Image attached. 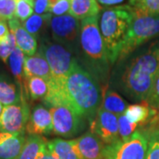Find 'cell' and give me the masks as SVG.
I'll use <instances>...</instances> for the list:
<instances>
[{
    "label": "cell",
    "instance_id": "1",
    "mask_svg": "<svg viewBox=\"0 0 159 159\" xmlns=\"http://www.w3.org/2000/svg\"><path fill=\"white\" fill-rule=\"evenodd\" d=\"M102 99L97 80L76 60L64 81L58 84L49 83V92L43 101L50 107L66 106L91 123L101 106Z\"/></svg>",
    "mask_w": 159,
    "mask_h": 159
},
{
    "label": "cell",
    "instance_id": "2",
    "mask_svg": "<svg viewBox=\"0 0 159 159\" xmlns=\"http://www.w3.org/2000/svg\"><path fill=\"white\" fill-rule=\"evenodd\" d=\"M159 70V41L134 57L122 77L125 93L134 99L146 101Z\"/></svg>",
    "mask_w": 159,
    "mask_h": 159
},
{
    "label": "cell",
    "instance_id": "3",
    "mask_svg": "<svg viewBox=\"0 0 159 159\" xmlns=\"http://www.w3.org/2000/svg\"><path fill=\"white\" fill-rule=\"evenodd\" d=\"M134 10L131 6H110L101 10L99 28L111 64L115 63L125 42L134 19Z\"/></svg>",
    "mask_w": 159,
    "mask_h": 159
},
{
    "label": "cell",
    "instance_id": "4",
    "mask_svg": "<svg viewBox=\"0 0 159 159\" xmlns=\"http://www.w3.org/2000/svg\"><path fill=\"white\" fill-rule=\"evenodd\" d=\"M98 20V15L82 20L79 39L85 57L96 68L101 71L107 68L109 61Z\"/></svg>",
    "mask_w": 159,
    "mask_h": 159
},
{
    "label": "cell",
    "instance_id": "5",
    "mask_svg": "<svg viewBox=\"0 0 159 159\" xmlns=\"http://www.w3.org/2000/svg\"><path fill=\"white\" fill-rule=\"evenodd\" d=\"M158 35L159 15L147 14L134 10V19L122 46L119 59H123L142 43Z\"/></svg>",
    "mask_w": 159,
    "mask_h": 159
},
{
    "label": "cell",
    "instance_id": "6",
    "mask_svg": "<svg viewBox=\"0 0 159 159\" xmlns=\"http://www.w3.org/2000/svg\"><path fill=\"white\" fill-rule=\"evenodd\" d=\"M38 51L43 55L51 67V82L58 84L66 79L76 61L70 47L57 42L43 41Z\"/></svg>",
    "mask_w": 159,
    "mask_h": 159
},
{
    "label": "cell",
    "instance_id": "7",
    "mask_svg": "<svg viewBox=\"0 0 159 159\" xmlns=\"http://www.w3.org/2000/svg\"><path fill=\"white\" fill-rule=\"evenodd\" d=\"M148 137L144 130H136L128 139L105 146L104 159H146Z\"/></svg>",
    "mask_w": 159,
    "mask_h": 159
},
{
    "label": "cell",
    "instance_id": "8",
    "mask_svg": "<svg viewBox=\"0 0 159 159\" xmlns=\"http://www.w3.org/2000/svg\"><path fill=\"white\" fill-rule=\"evenodd\" d=\"M53 133L61 137L74 136L84 128V119L66 106H54L50 108Z\"/></svg>",
    "mask_w": 159,
    "mask_h": 159
},
{
    "label": "cell",
    "instance_id": "9",
    "mask_svg": "<svg viewBox=\"0 0 159 159\" xmlns=\"http://www.w3.org/2000/svg\"><path fill=\"white\" fill-rule=\"evenodd\" d=\"M30 114L26 97L19 103L6 106L0 116V129L10 134L23 133L26 130Z\"/></svg>",
    "mask_w": 159,
    "mask_h": 159
},
{
    "label": "cell",
    "instance_id": "10",
    "mask_svg": "<svg viewBox=\"0 0 159 159\" xmlns=\"http://www.w3.org/2000/svg\"><path fill=\"white\" fill-rule=\"evenodd\" d=\"M52 38L59 43L73 49L80 37V23L71 14L52 16L49 23Z\"/></svg>",
    "mask_w": 159,
    "mask_h": 159
},
{
    "label": "cell",
    "instance_id": "11",
    "mask_svg": "<svg viewBox=\"0 0 159 159\" xmlns=\"http://www.w3.org/2000/svg\"><path fill=\"white\" fill-rule=\"evenodd\" d=\"M90 132L99 137L107 145L119 140L118 116L102 108H99L94 120L90 123Z\"/></svg>",
    "mask_w": 159,
    "mask_h": 159
},
{
    "label": "cell",
    "instance_id": "12",
    "mask_svg": "<svg viewBox=\"0 0 159 159\" xmlns=\"http://www.w3.org/2000/svg\"><path fill=\"white\" fill-rule=\"evenodd\" d=\"M72 142L80 159H104L105 147L102 140L95 134L88 132Z\"/></svg>",
    "mask_w": 159,
    "mask_h": 159
},
{
    "label": "cell",
    "instance_id": "13",
    "mask_svg": "<svg viewBox=\"0 0 159 159\" xmlns=\"http://www.w3.org/2000/svg\"><path fill=\"white\" fill-rule=\"evenodd\" d=\"M26 131L29 134L41 136L52 132L53 121L51 111L42 104L34 106L30 114Z\"/></svg>",
    "mask_w": 159,
    "mask_h": 159
},
{
    "label": "cell",
    "instance_id": "14",
    "mask_svg": "<svg viewBox=\"0 0 159 159\" xmlns=\"http://www.w3.org/2000/svg\"><path fill=\"white\" fill-rule=\"evenodd\" d=\"M10 31L13 33L17 46L28 57L33 56L37 51V41L35 37L24 29L21 22L16 17L8 20Z\"/></svg>",
    "mask_w": 159,
    "mask_h": 159
},
{
    "label": "cell",
    "instance_id": "15",
    "mask_svg": "<svg viewBox=\"0 0 159 159\" xmlns=\"http://www.w3.org/2000/svg\"><path fill=\"white\" fill-rule=\"evenodd\" d=\"M26 142L25 134H0V159H16L22 150Z\"/></svg>",
    "mask_w": 159,
    "mask_h": 159
},
{
    "label": "cell",
    "instance_id": "16",
    "mask_svg": "<svg viewBox=\"0 0 159 159\" xmlns=\"http://www.w3.org/2000/svg\"><path fill=\"white\" fill-rule=\"evenodd\" d=\"M24 77H40L50 83L52 80V74L46 58L37 51L34 55L27 57L24 64Z\"/></svg>",
    "mask_w": 159,
    "mask_h": 159
},
{
    "label": "cell",
    "instance_id": "17",
    "mask_svg": "<svg viewBox=\"0 0 159 159\" xmlns=\"http://www.w3.org/2000/svg\"><path fill=\"white\" fill-rule=\"evenodd\" d=\"M26 94L17 82H13L6 75H0V102L6 106L19 103Z\"/></svg>",
    "mask_w": 159,
    "mask_h": 159
},
{
    "label": "cell",
    "instance_id": "18",
    "mask_svg": "<svg viewBox=\"0 0 159 159\" xmlns=\"http://www.w3.org/2000/svg\"><path fill=\"white\" fill-rule=\"evenodd\" d=\"M157 112V111L151 108L146 101H142L140 103L129 105L124 114L131 123L142 126L148 123Z\"/></svg>",
    "mask_w": 159,
    "mask_h": 159
},
{
    "label": "cell",
    "instance_id": "19",
    "mask_svg": "<svg viewBox=\"0 0 159 159\" xmlns=\"http://www.w3.org/2000/svg\"><path fill=\"white\" fill-rule=\"evenodd\" d=\"M102 8L97 0H71L69 14L77 20L97 16Z\"/></svg>",
    "mask_w": 159,
    "mask_h": 159
},
{
    "label": "cell",
    "instance_id": "20",
    "mask_svg": "<svg viewBox=\"0 0 159 159\" xmlns=\"http://www.w3.org/2000/svg\"><path fill=\"white\" fill-rule=\"evenodd\" d=\"M47 148L58 159H80L72 141L56 138L48 141Z\"/></svg>",
    "mask_w": 159,
    "mask_h": 159
},
{
    "label": "cell",
    "instance_id": "21",
    "mask_svg": "<svg viewBox=\"0 0 159 159\" xmlns=\"http://www.w3.org/2000/svg\"><path fill=\"white\" fill-rule=\"evenodd\" d=\"M24 90L32 100H44L49 92L48 81L40 77H29L24 79Z\"/></svg>",
    "mask_w": 159,
    "mask_h": 159
},
{
    "label": "cell",
    "instance_id": "22",
    "mask_svg": "<svg viewBox=\"0 0 159 159\" xmlns=\"http://www.w3.org/2000/svg\"><path fill=\"white\" fill-rule=\"evenodd\" d=\"M48 141L41 135L29 134L26 138L22 150L16 159H37L39 154L46 148Z\"/></svg>",
    "mask_w": 159,
    "mask_h": 159
},
{
    "label": "cell",
    "instance_id": "23",
    "mask_svg": "<svg viewBox=\"0 0 159 159\" xmlns=\"http://www.w3.org/2000/svg\"><path fill=\"white\" fill-rule=\"evenodd\" d=\"M26 56L18 46L11 52V56L8 59V66L11 70V74L14 76L15 80L20 87L24 89V64ZM25 91V90H24Z\"/></svg>",
    "mask_w": 159,
    "mask_h": 159
},
{
    "label": "cell",
    "instance_id": "24",
    "mask_svg": "<svg viewBox=\"0 0 159 159\" xmlns=\"http://www.w3.org/2000/svg\"><path fill=\"white\" fill-rule=\"evenodd\" d=\"M100 107L111 113L119 116L125 113L128 105L118 93L109 90L103 94Z\"/></svg>",
    "mask_w": 159,
    "mask_h": 159
},
{
    "label": "cell",
    "instance_id": "25",
    "mask_svg": "<svg viewBox=\"0 0 159 159\" xmlns=\"http://www.w3.org/2000/svg\"><path fill=\"white\" fill-rule=\"evenodd\" d=\"M51 17L52 15L51 13H45L42 15L34 13L31 15L27 20L22 22V26L29 34L35 37L39 35L41 31L46 25H49Z\"/></svg>",
    "mask_w": 159,
    "mask_h": 159
},
{
    "label": "cell",
    "instance_id": "26",
    "mask_svg": "<svg viewBox=\"0 0 159 159\" xmlns=\"http://www.w3.org/2000/svg\"><path fill=\"white\" fill-rule=\"evenodd\" d=\"M148 137V151L146 159H159V125L144 129Z\"/></svg>",
    "mask_w": 159,
    "mask_h": 159
},
{
    "label": "cell",
    "instance_id": "27",
    "mask_svg": "<svg viewBox=\"0 0 159 159\" xmlns=\"http://www.w3.org/2000/svg\"><path fill=\"white\" fill-rule=\"evenodd\" d=\"M130 6L143 13L159 15V0H129Z\"/></svg>",
    "mask_w": 159,
    "mask_h": 159
},
{
    "label": "cell",
    "instance_id": "28",
    "mask_svg": "<svg viewBox=\"0 0 159 159\" xmlns=\"http://www.w3.org/2000/svg\"><path fill=\"white\" fill-rule=\"evenodd\" d=\"M118 121H119V140L128 139L136 131L137 127L139 126L136 124L131 123L125 114H121L118 116Z\"/></svg>",
    "mask_w": 159,
    "mask_h": 159
},
{
    "label": "cell",
    "instance_id": "29",
    "mask_svg": "<svg viewBox=\"0 0 159 159\" xmlns=\"http://www.w3.org/2000/svg\"><path fill=\"white\" fill-rule=\"evenodd\" d=\"M34 11V0L33 1H24V0H18L15 16L22 23L27 20L31 15H33Z\"/></svg>",
    "mask_w": 159,
    "mask_h": 159
},
{
    "label": "cell",
    "instance_id": "30",
    "mask_svg": "<svg viewBox=\"0 0 159 159\" xmlns=\"http://www.w3.org/2000/svg\"><path fill=\"white\" fill-rule=\"evenodd\" d=\"M17 46L16 39L12 32L10 31V34L3 43H0V59L4 63L8 62V59L11 56V52Z\"/></svg>",
    "mask_w": 159,
    "mask_h": 159
},
{
    "label": "cell",
    "instance_id": "31",
    "mask_svg": "<svg viewBox=\"0 0 159 159\" xmlns=\"http://www.w3.org/2000/svg\"><path fill=\"white\" fill-rule=\"evenodd\" d=\"M18 0H0V20H10L15 16Z\"/></svg>",
    "mask_w": 159,
    "mask_h": 159
},
{
    "label": "cell",
    "instance_id": "32",
    "mask_svg": "<svg viewBox=\"0 0 159 159\" xmlns=\"http://www.w3.org/2000/svg\"><path fill=\"white\" fill-rule=\"evenodd\" d=\"M146 102L149 104V106L157 111H159V70L158 73L156 76V79L154 80L153 86L151 91L148 95Z\"/></svg>",
    "mask_w": 159,
    "mask_h": 159
},
{
    "label": "cell",
    "instance_id": "33",
    "mask_svg": "<svg viewBox=\"0 0 159 159\" xmlns=\"http://www.w3.org/2000/svg\"><path fill=\"white\" fill-rule=\"evenodd\" d=\"M71 6V0H57L55 3L51 4L49 13L54 16H62L66 13H69Z\"/></svg>",
    "mask_w": 159,
    "mask_h": 159
},
{
    "label": "cell",
    "instance_id": "34",
    "mask_svg": "<svg viewBox=\"0 0 159 159\" xmlns=\"http://www.w3.org/2000/svg\"><path fill=\"white\" fill-rule=\"evenodd\" d=\"M51 5V0H34V11L40 15L49 13Z\"/></svg>",
    "mask_w": 159,
    "mask_h": 159
},
{
    "label": "cell",
    "instance_id": "35",
    "mask_svg": "<svg viewBox=\"0 0 159 159\" xmlns=\"http://www.w3.org/2000/svg\"><path fill=\"white\" fill-rule=\"evenodd\" d=\"M9 34H10L9 26L7 25L6 20H0V43H3L8 37Z\"/></svg>",
    "mask_w": 159,
    "mask_h": 159
},
{
    "label": "cell",
    "instance_id": "36",
    "mask_svg": "<svg viewBox=\"0 0 159 159\" xmlns=\"http://www.w3.org/2000/svg\"><path fill=\"white\" fill-rule=\"evenodd\" d=\"M99 5H102L104 6H117L124 3L125 0H97Z\"/></svg>",
    "mask_w": 159,
    "mask_h": 159
},
{
    "label": "cell",
    "instance_id": "37",
    "mask_svg": "<svg viewBox=\"0 0 159 159\" xmlns=\"http://www.w3.org/2000/svg\"><path fill=\"white\" fill-rule=\"evenodd\" d=\"M37 159H58L57 157H55L53 154L51 153V151L47 148V146L46 148L39 154Z\"/></svg>",
    "mask_w": 159,
    "mask_h": 159
},
{
    "label": "cell",
    "instance_id": "38",
    "mask_svg": "<svg viewBox=\"0 0 159 159\" xmlns=\"http://www.w3.org/2000/svg\"><path fill=\"white\" fill-rule=\"evenodd\" d=\"M149 126H155V125H159V111L157 112V114L154 116L152 119L149 120L148 122Z\"/></svg>",
    "mask_w": 159,
    "mask_h": 159
},
{
    "label": "cell",
    "instance_id": "39",
    "mask_svg": "<svg viewBox=\"0 0 159 159\" xmlns=\"http://www.w3.org/2000/svg\"><path fill=\"white\" fill-rule=\"evenodd\" d=\"M3 110H4V108H3V104L0 102V116H1V114L3 112Z\"/></svg>",
    "mask_w": 159,
    "mask_h": 159
},
{
    "label": "cell",
    "instance_id": "40",
    "mask_svg": "<svg viewBox=\"0 0 159 159\" xmlns=\"http://www.w3.org/2000/svg\"><path fill=\"white\" fill-rule=\"evenodd\" d=\"M57 0H51V4H53V3H55Z\"/></svg>",
    "mask_w": 159,
    "mask_h": 159
},
{
    "label": "cell",
    "instance_id": "41",
    "mask_svg": "<svg viewBox=\"0 0 159 159\" xmlns=\"http://www.w3.org/2000/svg\"><path fill=\"white\" fill-rule=\"evenodd\" d=\"M24 1H33V0H24Z\"/></svg>",
    "mask_w": 159,
    "mask_h": 159
},
{
    "label": "cell",
    "instance_id": "42",
    "mask_svg": "<svg viewBox=\"0 0 159 159\" xmlns=\"http://www.w3.org/2000/svg\"><path fill=\"white\" fill-rule=\"evenodd\" d=\"M1 132H2V131H1V129H0V134H1Z\"/></svg>",
    "mask_w": 159,
    "mask_h": 159
}]
</instances>
